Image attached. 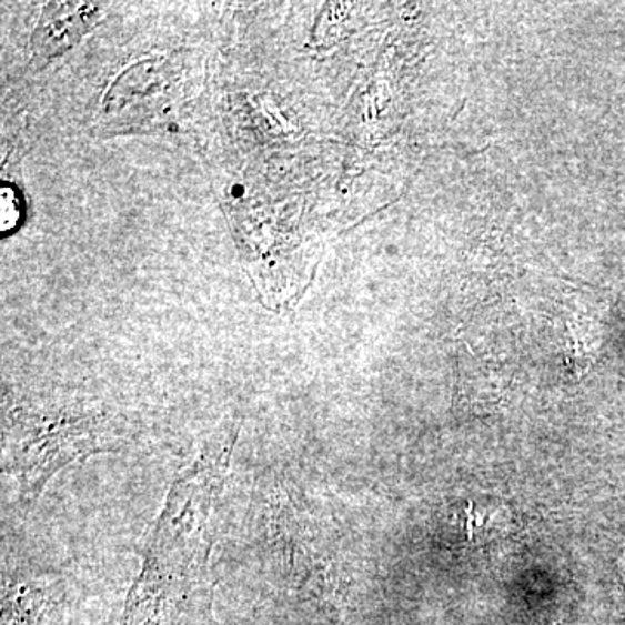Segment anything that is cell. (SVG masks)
Returning a JSON list of instances; mask_svg holds the SVG:
<instances>
[{"label": "cell", "mask_w": 625, "mask_h": 625, "mask_svg": "<svg viewBox=\"0 0 625 625\" xmlns=\"http://www.w3.org/2000/svg\"><path fill=\"white\" fill-rule=\"evenodd\" d=\"M239 424L209 436L192 466L171 486L144 547V563L125 603L122 625H143L183 593L208 565L209 522L230 473Z\"/></svg>", "instance_id": "cell-1"}, {"label": "cell", "mask_w": 625, "mask_h": 625, "mask_svg": "<svg viewBox=\"0 0 625 625\" xmlns=\"http://www.w3.org/2000/svg\"><path fill=\"white\" fill-rule=\"evenodd\" d=\"M4 440L6 471L17 480L21 501L33 502L68 464L119 451L122 434L103 412L18 406L9 412Z\"/></svg>", "instance_id": "cell-2"}, {"label": "cell", "mask_w": 625, "mask_h": 625, "mask_svg": "<svg viewBox=\"0 0 625 625\" xmlns=\"http://www.w3.org/2000/svg\"><path fill=\"white\" fill-rule=\"evenodd\" d=\"M100 9L92 4L58 2L46 6L33 32L32 51L37 58L60 57L98 23Z\"/></svg>", "instance_id": "cell-3"}, {"label": "cell", "mask_w": 625, "mask_h": 625, "mask_svg": "<svg viewBox=\"0 0 625 625\" xmlns=\"http://www.w3.org/2000/svg\"><path fill=\"white\" fill-rule=\"evenodd\" d=\"M20 196L12 187H2V231H11L20 221Z\"/></svg>", "instance_id": "cell-4"}]
</instances>
